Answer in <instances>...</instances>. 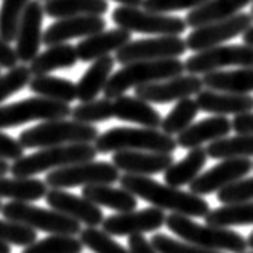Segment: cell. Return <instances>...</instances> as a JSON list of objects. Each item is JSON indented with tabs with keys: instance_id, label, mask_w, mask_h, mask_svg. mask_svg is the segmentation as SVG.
Instances as JSON below:
<instances>
[{
	"instance_id": "cell-10",
	"label": "cell",
	"mask_w": 253,
	"mask_h": 253,
	"mask_svg": "<svg viewBox=\"0 0 253 253\" xmlns=\"http://www.w3.org/2000/svg\"><path fill=\"white\" fill-rule=\"evenodd\" d=\"M119 179H121L119 169L112 162L90 161L51 170L46 175L45 183L51 189H66L76 186L114 184Z\"/></svg>"
},
{
	"instance_id": "cell-24",
	"label": "cell",
	"mask_w": 253,
	"mask_h": 253,
	"mask_svg": "<svg viewBox=\"0 0 253 253\" xmlns=\"http://www.w3.org/2000/svg\"><path fill=\"white\" fill-rule=\"evenodd\" d=\"M112 111L114 117L124 122L138 124L146 128H159L162 124V116L157 109L136 96L122 95L112 99Z\"/></svg>"
},
{
	"instance_id": "cell-53",
	"label": "cell",
	"mask_w": 253,
	"mask_h": 253,
	"mask_svg": "<svg viewBox=\"0 0 253 253\" xmlns=\"http://www.w3.org/2000/svg\"><path fill=\"white\" fill-rule=\"evenodd\" d=\"M0 253H11V247L8 244L0 242Z\"/></svg>"
},
{
	"instance_id": "cell-35",
	"label": "cell",
	"mask_w": 253,
	"mask_h": 253,
	"mask_svg": "<svg viewBox=\"0 0 253 253\" xmlns=\"http://www.w3.org/2000/svg\"><path fill=\"white\" fill-rule=\"evenodd\" d=\"M207 156L211 159H249L253 157V135H237L231 138H221L210 143L207 148Z\"/></svg>"
},
{
	"instance_id": "cell-15",
	"label": "cell",
	"mask_w": 253,
	"mask_h": 253,
	"mask_svg": "<svg viewBox=\"0 0 253 253\" xmlns=\"http://www.w3.org/2000/svg\"><path fill=\"white\" fill-rule=\"evenodd\" d=\"M167 215L164 210L149 207L143 210H131L125 213H117L104 218L103 231L109 236H136L144 232H152L161 229L165 224Z\"/></svg>"
},
{
	"instance_id": "cell-32",
	"label": "cell",
	"mask_w": 253,
	"mask_h": 253,
	"mask_svg": "<svg viewBox=\"0 0 253 253\" xmlns=\"http://www.w3.org/2000/svg\"><path fill=\"white\" fill-rule=\"evenodd\" d=\"M46 183L37 178L0 176V199L32 204L46 196Z\"/></svg>"
},
{
	"instance_id": "cell-54",
	"label": "cell",
	"mask_w": 253,
	"mask_h": 253,
	"mask_svg": "<svg viewBox=\"0 0 253 253\" xmlns=\"http://www.w3.org/2000/svg\"><path fill=\"white\" fill-rule=\"evenodd\" d=\"M247 244H249V247H252V249H253V231L250 232V236L247 237Z\"/></svg>"
},
{
	"instance_id": "cell-4",
	"label": "cell",
	"mask_w": 253,
	"mask_h": 253,
	"mask_svg": "<svg viewBox=\"0 0 253 253\" xmlns=\"http://www.w3.org/2000/svg\"><path fill=\"white\" fill-rule=\"evenodd\" d=\"M98 151L91 143H79V144H63L42 148L34 154L23 156L11 164V175L19 178H31L42 171L58 170L68 165L82 164L95 161Z\"/></svg>"
},
{
	"instance_id": "cell-17",
	"label": "cell",
	"mask_w": 253,
	"mask_h": 253,
	"mask_svg": "<svg viewBox=\"0 0 253 253\" xmlns=\"http://www.w3.org/2000/svg\"><path fill=\"white\" fill-rule=\"evenodd\" d=\"M45 10L41 0H31L26 8L21 24H19L16 34V55L19 63L29 64L34 59L42 45V23H43Z\"/></svg>"
},
{
	"instance_id": "cell-14",
	"label": "cell",
	"mask_w": 253,
	"mask_h": 253,
	"mask_svg": "<svg viewBox=\"0 0 253 253\" xmlns=\"http://www.w3.org/2000/svg\"><path fill=\"white\" fill-rule=\"evenodd\" d=\"M253 170V162L250 159H224L213 169L199 175L189 184V192L196 196L215 194L226 186L242 179Z\"/></svg>"
},
{
	"instance_id": "cell-58",
	"label": "cell",
	"mask_w": 253,
	"mask_h": 253,
	"mask_svg": "<svg viewBox=\"0 0 253 253\" xmlns=\"http://www.w3.org/2000/svg\"><path fill=\"white\" fill-rule=\"evenodd\" d=\"M0 69H2V68H0ZM0 76H2V74H0Z\"/></svg>"
},
{
	"instance_id": "cell-27",
	"label": "cell",
	"mask_w": 253,
	"mask_h": 253,
	"mask_svg": "<svg viewBox=\"0 0 253 253\" xmlns=\"http://www.w3.org/2000/svg\"><path fill=\"white\" fill-rule=\"evenodd\" d=\"M82 197L98 207H106L119 213L131 211L136 209L138 201L130 191L124 188H112L111 184H93L82 189Z\"/></svg>"
},
{
	"instance_id": "cell-50",
	"label": "cell",
	"mask_w": 253,
	"mask_h": 253,
	"mask_svg": "<svg viewBox=\"0 0 253 253\" xmlns=\"http://www.w3.org/2000/svg\"><path fill=\"white\" fill-rule=\"evenodd\" d=\"M114 2L121 3L122 6H141L144 0H114Z\"/></svg>"
},
{
	"instance_id": "cell-55",
	"label": "cell",
	"mask_w": 253,
	"mask_h": 253,
	"mask_svg": "<svg viewBox=\"0 0 253 253\" xmlns=\"http://www.w3.org/2000/svg\"><path fill=\"white\" fill-rule=\"evenodd\" d=\"M250 16L253 18V2H252V11H250Z\"/></svg>"
},
{
	"instance_id": "cell-46",
	"label": "cell",
	"mask_w": 253,
	"mask_h": 253,
	"mask_svg": "<svg viewBox=\"0 0 253 253\" xmlns=\"http://www.w3.org/2000/svg\"><path fill=\"white\" fill-rule=\"evenodd\" d=\"M24 154V148L21 143L15 139L13 136L6 135V133L0 131V159L5 161H18Z\"/></svg>"
},
{
	"instance_id": "cell-26",
	"label": "cell",
	"mask_w": 253,
	"mask_h": 253,
	"mask_svg": "<svg viewBox=\"0 0 253 253\" xmlns=\"http://www.w3.org/2000/svg\"><path fill=\"white\" fill-rule=\"evenodd\" d=\"M114 64L116 58H112L111 55L93 61V64L85 71V74L77 84V99H81V103L93 101V99H96L99 93L104 91L106 85H108L112 76Z\"/></svg>"
},
{
	"instance_id": "cell-11",
	"label": "cell",
	"mask_w": 253,
	"mask_h": 253,
	"mask_svg": "<svg viewBox=\"0 0 253 253\" xmlns=\"http://www.w3.org/2000/svg\"><path fill=\"white\" fill-rule=\"evenodd\" d=\"M253 68L252 45H218L213 48L194 53L184 61V71L188 74H209L223 68Z\"/></svg>"
},
{
	"instance_id": "cell-7",
	"label": "cell",
	"mask_w": 253,
	"mask_h": 253,
	"mask_svg": "<svg viewBox=\"0 0 253 253\" xmlns=\"http://www.w3.org/2000/svg\"><path fill=\"white\" fill-rule=\"evenodd\" d=\"M2 215L5 219L13 223L24 224L34 231H43L48 234H64L77 236L81 234V223L56 210H48L36 207L26 202H6L2 207Z\"/></svg>"
},
{
	"instance_id": "cell-20",
	"label": "cell",
	"mask_w": 253,
	"mask_h": 253,
	"mask_svg": "<svg viewBox=\"0 0 253 253\" xmlns=\"http://www.w3.org/2000/svg\"><path fill=\"white\" fill-rule=\"evenodd\" d=\"M175 162L171 154L161 152H146V151H119L112 154V164L119 170L130 175H157L164 173Z\"/></svg>"
},
{
	"instance_id": "cell-30",
	"label": "cell",
	"mask_w": 253,
	"mask_h": 253,
	"mask_svg": "<svg viewBox=\"0 0 253 253\" xmlns=\"http://www.w3.org/2000/svg\"><path fill=\"white\" fill-rule=\"evenodd\" d=\"M204 86L215 91L249 95L253 91V68H239L236 71H215L204 76Z\"/></svg>"
},
{
	"instance_id": "cell-13",
	"label": "cell",
	"mask_w": 253,
	"mask_h": 253,
	"mask_svg": "<svg viewBox=\"0 0 253 253\" xmlns=\"http://www.w3.org/2000/svg\"><path fill=\"white\" fill-rule=\"evenodd\" d=\"M253 18L250 13H237L223 21L201 26L186 37V46L191 51H204L213 46L223 45L237 36H244V32L252 26Z\"/></svg>"
},
{
	"instance_id": "cell-6",
	"label": "cell",
	"mask_w": 253,
	"mask_h": 253,
	"mask_svg": "<svg viewBox=\"0 0 253 253\" xmlns=\"http://www.w3.org/2000/svg\"><path fill=\"white\" fill-rule=\"evenodd\" d=\"M98 136L99 131L95 125L68 121V119H58V121L42 122L21 131L18 141L21 143L24 149H42L63 144L95 143Z\"/></svg>"
},
{
	"instance_id": "cell-9",
	"label": "cell",
	"mask_w": 253,
	"mask_h": 253,
	"mask_svg": "<svg viewBox=\"0 0 253 253\" xmlns=\"http://www.w3.org/2000/svg\"><path fill=\"white\" fill-rule=\"evenodd\" d=\"M71 106L68 103L53 101L48 98L36 96L21 101L0 106V130L11 128L34 121H58L71 116Z\"/></svg>"
},
{
	"instance_id": "cell-25",
	"label": "cell",
	"mask_w": 253,
	"mask_h": 253,
	"mask_svg": "<svg viewBox=\"0 0 253 253\" xmlns=\"http://www.w3.org/2000/svg\"><path fill=\"white\" fill-rule=\"evenodd\" d=\"M252 2L253 0H209L204 5L191 10L184 21L189 28L197 29L201 26L223 21V19L234 16Z\"/></svg>"
},
{
	"instance_id": "cell-21",
	"label": "cell",
	"mask_w": 253,
	"mask_h": 253,
	"mask_svg": "<svg viewBox=\"0 0 253 253\" xmlns=\"http://www.w3.org/2000/svg\"><path fill=\"white\" fill-rule=\"evenodd\" d=\"M131 41V32L122 28H116L111 31H101L98 34L85 37L77 43V56L84 63H93L95 59L103 56H109L112 51H119Z\"/></svg>"
},
{
	"instance_id": "cell-57",
	"label": "cell",
	"mask_w": 253,
	"mask_h": 253,
	"mask_svg": "<svg viewBox=\"0 0 253 253\" xmlns=\"http://www.w3.org/2000/svg\"><path fill=\"white\" fill-rule=\"evenodd\" d=\"M244 253H253V252H244Z\"/></svg>"
},
{
	"instance_id": "cell-49",
	"label": "cell",
	"mask_w": 253,
	"mask_h": 253,
	"mask_svg": "<svg viewBox=\"0 0 253 253\" xmlns=\"http://www.w3.org/2000/svg\"><path fill=\"white\" fill-rule=\"evenodd\" d=\"M128 250H130V253H157L154 245H152L143 234L130 236Z\"/></svg>"
},
{
	"instance_id": "cell-16",
	"label": "cell",
	"mask_w": 253,
	"mask_h": 253,
	"mask_svg": "<svg viewBox=\"0 0 253 253\" xmlns=\"http://www.w3.org/2000/svg\"><path fill=\"white\" fill-rule=\"evenodd\" d=\"M204 88V81L194 74L178 76L169 79V81L154 82L148 85H141L135 88V96L141 98L148 103L167 104L171 101H179V99L191 98L197 95Z\"/></svg>"
},
{
	"instance_id": "cell-40",
	"label": "cell",
	"mask_w": 253,
	"mask_h": 253,
	"mask_svg": "<svg viewBox=\"0 0 253 253\" xmlns=\"http://www.w3.org/2000/svg\"><path fill=\"white\" fill-rule=\"evenodd\" d=\"M79 236H81L79 239L82 241L84 247L90 249L95 253H130V250H125L121 244L112 239V236H109L103 229L86 226Z\"/></svg>"
},
{
	"instance_id": "cell-43",
	"label": "cell",
	"mask_w": 253,
	"mask_h": 253,
	"mask_svg": "<svg viewBox=\"0 0 253 253\" xmlns=\"http://www.w3.org/2000/svg\"><path fill=\"white\" fill-rule=\"evenodd\" d=\"M218 201L228 204H241V202H252L253 201V176L242 178L239 181L226 186L221 191H218Z\"/></svg>"
},
{
	"instance_id": "cell-59",
	"label": "cell",
	"mask_w": 253,
	"mask_h": 253,
	"mask_svg": "<svg viewBox=\"0 0 253 253\" xmlns=\"http://www.w3.org/2000/svg\"><path fill=\"white\" fill-rule=\"evenodd\" d=\"M45 2H46V0H45Z\"/></svg>"
},
{
	"instance_id": "cell-39",
	"label": "cell",
	"mask_w": 253,
	"mask_h": 253,
	"mask_svg": "<svg viewBox=\"0 0 253 253\" xmlns=\"http://www.w3.org/2000/svg\"><path fill=\"white\" fill-rule=\"evenodd\" d=\"M71 117H72V121H77L82 124L106 122L114 117L112 99L103 98V99H93V101H88V103H81L72 109Z\"/></svg>"
},
{
	"instance_id": "cell-29",
	"label": "cell",
	"mask_w": 253,
	"mask_h": 253,
	"mask_svg": "<svg viewBox=\"0 0 253 253\" xmlns=\"http://www.w3.org/2000/svg\"><path fill=\"white\" fill-rule=\"evenodd\" d=\"M207 151L204 148L189 149L179 162H173L170 167L164 171L165 184L173 188H181V186L191 184L194 179L201 175L202 169L207 164Z\"/></svg>"
},
{
	"instance_id": "cell-12",
	"label": "cell",
	"mask_w": 253,
	"mask_h": 253,
	"mask_svg": "<svg viewBox=\"0 0 253 253\" xmlns=\"http://www.w3.org/2000/svg\"><path fill=\"white\" fill-rule=\"evenodd\" d=\"M186 41L178 36H159L154 39L130 41L116 53V61L130 64L136 61H157V59L178 58L186 53Z\"/></svg>"
},
{
	"instance_id": "cell-18",
	"label": "cell",
	"mask_w": 253,
	"mask_h": 253,
	"mask_svg": "<svg viewBox=\"0 0 253 253\" xmlns=\"http://www.w3.org/2000/svg\"><path fill=\"white\" fill-rule=\"evenodd\" d=\"M45 201L50 205V209L63 213L79 223H84L88 228L101 226L104 221V215L98 205L86 201L85 197L71 194L64 189H50L46 192Z\"/></svg>"
},
{
	"instance_id": "cell-22",
	"label": "cell",
	"mask_w": 253,
	"mask_h": 253,
	"mask_svg": "<svg viewBox=\"0 0 253 253\" xmlns=\"http://www.w3.org/2000/svg\"><path fill=\"white\" fill-rule=\"evenodd\" d=\"M232 130V124L226 116H213L204 121L189 125L176 136V143L183 149L202 148L204 143H213L226 138Z\"/></svg>"
},
{
	"instance_id": "cell-38",
	"label": "cell",
	"mask_w": 253,
	"mask_h": 253,
	"mask_svg": "<svg viewBox=\"0 0 253 253\" xmlns=\"http://www.w3.org/2000/svg\"><path fill=\"white\" fill-rule=\"evenodd\" d=\"M84 244L76 236L51 234L24 247L23 253H81Z\"/></svg>"
},
{
	"instance_id": "cell-1",
	"label": "cell",
	"mask_w": 253,
	"mask_h": 253,
	"mask_svg": "<svg viewBox=\"0 0 253 253\" xmlns=\"http://www.w3.org/2000/svg\"><path fill=\"white\" fill-rule=\"evenodd\" d=\"M119 181L124 189L130 191L135 197L149 202L156 209L169 210L189 218H205L210 211V205L204 197L162 184L151 176L125 173Z\"/></svg>"
},
{
	"instance_id": "cell-2",
	"label": "cell",
	"mask_w": 253,
	"mask_h": 253,
	"mask_svg": "<svg viewBox=\"0 0 253 253\" xmlns=\"http://www.w3.org/2000/svg\"><path fill=\"white\" fill-rule=\"evenodd\" d=\"M165 226L176 234L184 242L199 245L202 249L218 250V252H232V253H244L247 252L249 244L247 239L241 236L239 232L229 228H218L211 224H199L192 221L189 216L171 213L165 219Z\"/></svg>"
},
{
	"instance_id": "cell-19",
	"label": "cell",
	"mask_w": 253,
	"mask_h": 253,
	"mask_svg": "<svg viewBox=\"0 0 253 253\" xmlns=\"http://www.w3.org/2000/svg\"><path fill=\"white\" fill-rule=\"evenodd\" d=\"M106 29L103 16H72L58 19L45 29L42 43L46 46L56 43H68L72 39L90 37Z\"/></svg>"
},
{
	"instance_id": "cell-45",
	"label": "cell",
	"mask_w": 253,
	"mask_h": 253,
	"mask_svg": "<svg viewBox=\"0 0 253 253\" xmlns=\"http://www.w3.org/2000/svg\"><path fill=\"white\" fill-rule=\"evenodd\" d=\"M209 0H144L143 8L156 13H171L181 10H194L197 6L204 5Z\"/></svg>"
},
{
	"instance_id": "cell-47",
	"label": "cell",
	"mask_w": 253,
	"mask_h": 253,
	"mask_svg": "<svg viewBox=\"0 0 253 253\" xmlns=\"http://www.w3.org/2000/svg\"><path fill=\"white\" fill-rule=\"evenodd\" d=\"M18 63H19V59L16 55V50L11 48V45L0 37V68L13 69V68H16Z\"/></svg>"
},
{
	"instance_id": "cell-52",
	"label": "cell",
	"mask_w": 253,
	"mask_h": 253,
	"mask_svg": "<svg viewBox=\"0 0 253 253\" xmlns=\"http://www.w3.org/2000/svg\"><path fill=\"white\" fill-rule=\"evenodd\" d=\"M10 169H11V165L5 161V159H0V176H5L6 173L10 171Z\"/></svg>"
},
{
	"instance_id": "cell-44",
	"label": "cell",
	"mask_w": 253,
	"mask_h": 253,
	"mask_svg": "<svg viewBox=\"0 0 253 253\" xmlns=\"http://www.w3.org/2000/svg\"><path fill=\"white\" fill-rule=\"evenodd\" d=\"M151 244L154 245L157 253H224L218 250L202 249L199 245L189 242H181L178 239H171L165 234H156L151 239Z\"/></svg>"
},
{
	"instance_id": "cell-3",
	"label": "cell",
	"mask_w": 253,
	"mask_h": 253,
	"mask_svg": "<svg viewBox=\"0 0 253 253\" xmlns=\"http://www.w3.org/2000/svg\"><path fill=\"white\" fill-rule=\"evenodd\" d=\"M184 63L178 58L157 59V61H136L125 64L116 74H112L104 88V98L116 99L125 95L126 90L136 86L169 81V79L183 76Z\"/></svg>"
},
{
	"instance_id": "cell-37",
	"label": "cell",
	"mask_w": 253,
	"mask_h": 253,
	"mask_svg": "<svg viewBox=\"0 0 253 253\" xmlns=\"http://www.w3.org/2000/svg\"><path fill=\"white\" fill-rule=\"evenodd\" d=\"M31 0H2L0 5V37L5 42H15L21 19Z\"/></svg>"
},
{
	"instance_id": "cell-31",
	"label": "cell",
	"mask_w": 253,
	"mask_h": 253,
	"mask_svg": "<svg viewBox=\"0 0 253 253\" xmlns=\"http://www.w3.org/2000/svg\"><path fill=\"white\" fill-rule=\"evenodd\" d=\"M45 15L55 19L72 16H103L109 10L106 0H46Z\"/></svg>"
},
{
	"instance_id": "cell-41",
	"label": "cell",
	"mask_w": 253,
	"mask_h": 253,
	"mask_svg": "<svg viewBox=\"0 0 253 253\" xmlns=\"http://www.w3.org/2000/svg\"><path fill=\"white\" fill-rule=\"evenodd\" d=\"M32 79V72L29 66L19 64L16 68L8 69V72L3 76H0V104L5 99H8L15 93L21 91L26 85H29Z\"/></svg>"
},
{
	"instance_id": "cell-34",
	"label": "cell",
	"mask_w": 253,
	"mask_h": 253,
	"mask_svg": "<svg viewBox=\"0 0 253 253\" xmlns=\"http://www.w3.org/2000/svg\"><path fill=\"white\" fill-rule=\"evenodd\" d=\"M205 223L218 228L253 224V201L241 204H228L224 207L210 210L205 216Z\"/></svg>"
},
{
	"instance_id": "cell-23",
	"label": "cell",
	"mask_w": 253,
	"mask_h": 253,
	"mask_svg": "<svg viewBox=\"0 0 253 253\" xmlns=\"http://www.w3.org/2000/svg\"><path fill=\"white\" fill-rule=\"evenodd\" d=\"M196 103L199 111L210 112L215 116L244 114L253 111V96L237 95V93H226L215 90H202L197 93Z\"/></svg>"
},
{
	"instance_id": "cell-48",
	"label": "cell",
	"mask_w": 253,
	"mask_h": 253,
	"mask_svg": "<svg viewBox=\"0 0 253 253\" xmlns=\"http://www.w3.org/2000/svg\"><path fill=\"white\" fill-rule=\"evenodd\" d=\"M231 124L232 130H236L237 135H253V112L237 114Z\"/></svg>"
},
{
	"instance_id": "cell-8",
	"label": "cell",
	"mask_w": 253,
	"mask_h": 253,
	"mask_svg": "<svg viewBox=\"0 0 253 253\" xmlns=\"http://www.w3.org/2000/svg\"><path fill=\"white\" fill-rule=\"evenodd\" d=\"M112 21L117 28L128 32L152 36H179L188 28L183 18L149 11L139 6H117L112 11Z\"/></svg>"
},
{
	"instance_id": "cell-36",
	"label": "cell",
	"mask_w": 253,
	"mask_h": 253,
	"mask_svg": "<svg viewBox=\"0 0 253 253\" xmlns=\"http://www.w3.org/2000/svg\"><path fill=\"white\" fill-rule=\"evenodd\" d=\"M197 112H199V106L196 103V99L191 98L179 99L175 104V108L162 119L161 128L164 133H167L170 136L179 135L189 125H192V121L196 119Z\"/></svg>"
},
{
	"instance_id": "cell-5",
	"label": "cell",
	"mask_w": 253,
	"mask_h": 253,
	"mask_svg": "<svg viewBox=\"0 0 253 253\" xmlns=\"http://www.w3.org/2000/svg\"><path fill=\"white\" fill-rule=\"evenodd\" d=\"M95 148L99 154L119 151H146V152H161L171 154L178 148L176 139L157 128H131V126H114L108 131L101 133Z\"/></svg>"
},
{
	"instance_id": "cell-33",
	"label": "cell",
	"mask_w": 253,
	"mask_h": 253,
	"mask_svg": "<svg viewBox=\"0 0 253 253\" xmlns=\"http://www.w3.org/2000/svg\"><path fill=\"white\" fill-rule=\"evenodd\" d=\"M29 90L42 98L53 101L72 103L77 99V85L63 77L55 76H34L29 82Z\"/></svg>"
},
{
	"instance_id": "cell-42",
	"label": "cell",
	"mask_w": 253,
	"mask_h": 253,
	"mask_svg": "<svg viewBox=\"0 0 253 253\" xmlns=\"http://www.w3.org/2000/svg\"><path fill=\"white\" fill-rule=\"evenodd\" d=\"M37 231L28 228L24 224L13 223L8 219H0V242L8 245H18V247H28L36 242Z\"/></svg>"
},
{
	"instance_id": "cell-51",
	"label": "cell",
	"mask_w": 253,
	"mask_h": 253,
	"mask_svg": "<svg viewBox=\"0 0 253 253\" xmlns=\"http://www.w3.org/2000/svg\"><path fill=\"white\" fill-rule=\"evenodd\" d=\"M242 39H244L245 45H252V46H253V24L250 26V28H249L247 31L244 32Z\"/></svg>"
},
{
	"instance_id": "cell-56",
	"label": "cell",
	"mask_w": 253,
	"mask_h": 253,
	"mask_svg": "<svg viewBox=\"0 0 253 253\" xmlns=\"http://www.w3.org/2000/svg\"><path fill=\"white\" fill-rule=\"evenodd\" d=\"M2 207H3V204H2V201H0V210H2Z\"/></svg>"
},
{
	"instance_id": "cell-28",
	"label": "cell",
	"mask_w": 253,
	"mask_h": 253,
	"mask_svg": "<svg viewBox=\"0 0 253 253\" xmlns=\"http://www.w3.org/2000/svg\"><path fill=\"white\" fill-rule=\"evenodd\" d=\"M79 61L77 50L71 43H56L48 46L45 51L39 55L29 63V69L32 76H46L58 69L74 68Z\"/></svg>"
}]
</instances>
